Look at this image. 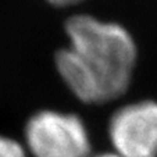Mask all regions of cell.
I'll return each instance as SVG.
<instances>
[{
  "label": "cell",
  "instance_id": "6da1fadb",
  "mask_svg": "<svg viewBox=\"0 0 157 157\" xmlns=\"http://www.w3.org/2000/svg\"><path fill=\"white\" fill-rule=\"evenodd\" d=\"M70 46L56 56L61 78L85 103H104L127 90L136 59L131 35L118 24L77 15L65 25Z\"/></svg>",
  "mask_w": 157,
  "mask_h": 157
},
{
  "label": "cell",
  "instance_id": "7a4b0ae2",
  "mask_svg": "<svg viewBox=\"0 0 157 157\" xmlns=\"http://www.w3.org/2000/svg\"><path fill=\"white\" fill-rule=\"evenodd\" d=\"M25 138L35 157H89L90 154L85 125L72 114L39 111L28 121Z\"/></svg>",
  "mask_w": 157,
  "mask_h": 157
},
{
  "label": "cell",
  "instance_id": "3957f363",
  "mask_svg": "<svg viewBox=\"0 0 157 157\" xmlns=\"http://www.w3.org/2000/svg\"><path fill=\"white\" fill-rule=\"evenodd\" d=\"M109 132L121 157H157V103L140 101L120 109Z\"/></svg>",
  "mask_w": 157,
  "mask_h": 157
},
{
  "label": "cell",
  "instance_id": "277c9868",
  "mask_svg": "<svg viewBox=\"0 0 157 157\" xmlns=\"http://www.w3.org/2000/svg\"><path fill=\"white\" fill-rule=\"evenodd\" d=\"M0 157H27L22 146L10 138L0 135Z\"/></svg>",
  "mask_w": 157,
  "mask_h": 157
},
{
  "label": "cell",
  "instance_id": "5b68a950",
  "mask_svg": "<svg viewBox=\"0 0 157 157\" xmlns=\"http://www.w3.org/2000/svg\"><path fill=\"white\" fill-rule=\"evenodd\" d=\"M48 2L52 4H56V6H70V4L78 3L81 0H48Z\"/></svg>",
  "mask_w": 157,
  "mask_h": 157
},
{
  "label": "cell",
  "instance_id": "8992f818",
  "mask_svg": "<svg viewBox=\"0 0 157 157\" xmlns=\"http://www.w3.org/2000/svg\"><path fill=\"white\" fill-rule=\"evenodd\" d=\"M95 157H121L120 154H110V153H106V154H98V156H95Z\"/></svg>",
  "mask_w": 157,
  "mask_h": 157
}]
</instances>
